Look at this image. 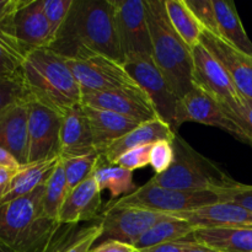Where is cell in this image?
Returning a JSON list of instances; mask_svg holds the SVG:
<instances>
[{
  "instance_id": "6da1fadb",
  "label": "cell",
  "mask_w": 252,
  "mask_h": 252,
  "mask_svg": "<svg viewBox=\"0 0 252 252\" xmlns=\"http://www.w3.org/2000/svg\"><path fill=\"white\" fill-rule=\"evenodd\" d=\"M49 48L65 59L105 56L123 63L112 0H74Z\"/></svg>"
},
{
  "instance_id": "7a4b0ae2",
  "label": "cell",
  "mask_w": 252,
  "mask_h": 252,
  "mask_svg": "<svg viewBox=\"0 0 252 252\" xmlns=\"http://www.w3.org/2000/svg\"><path fill=\"white\" fill-rule=\"evenodd\" d=\"M22 80L33 100L63 116L81 102V88L68 61L51 48L33 49L22 66Z\"/></svg>"
},
{
  "instance_id": "3957f363",
  "label": "cell",
  "mask_w": 252,
  "mask_h": 252,
  "mask_svg": "<svg viewBox=\"0 0 252 252\" xmlns=\"http://www.w3.org/2000/svg\"><path fill=\"white\" fill-rule=\"evenodd\" d=\"M44 185L0 206V245L10 252H44L61 223L43 208Z\"/></svg>"
},
{
  "instance_id": "277c9868",
  "label": "cell",
  "mask_w": 252,
  "mask_h": 252,
  "mask_svg": "<svg viewBox=\"0 0 252 252\" xmlns=\"http://www.w3.org/2000/svg\"><path fill=\"white\" fill-rule=\"evenodd\" d=\"M152 58L180 98L193 89L192 48L179 36L167 16L165 0H147Z\"/></svg>"
},
{
  "instance_id": "5b68a950",
  "label": "cell",
  "mask_w": 252,
  "mask_h": 252,
  "mask_svg": "<svg viewBox=\"0 0 252 252\" xmlns=\"http://www.w3.org/2000/svg\"><path fill=\"white\" fill-rule=\"evenodd\" d=\"M175 158L165 172L149 180L160 187L180 191L217 192L228 189L235 180L221 170L216 162L194 150L186 140L176 134L172 140Z\"/></svg>"
},
{
  "instance_id": "8992f818",
  "label": "cell",
  "mask_w": 252,
  "mask_h": 252,
  "mask_svg": "<svg viewBox=\"0 0 252 252\" xmlns=\"http://www.w3.org/2000/svg\"><path fill=\"white\" fill-rule=\"evenodd\" d=\"M220 196L211 191H180L165 189L148 181L133 193L110 201L106 207H134L164 214L189 212L220 202Z\"/></svg>"
},
{
  "instance_id": "52a82bcc",
  "label": "cell",
  "mask_w": 252,
  "mask_h": 252,
  "mask_svg": "<svg viewBox=\"0 0 252 252\" xmlns=\"http://www.w3.org/2000/svg\"><path fill=\"white\" fill-rule=\"evenodd\" d=\"M192 57L193 86L202 89L216 98L228 115L238 110L243 105L244 97L236 89L223 64L202 43H198L192 48Z\"/></svg>"
},
{
  "instance_id": "ba28073f",
  "label": "cell",
  "mask_w": 252,
  "mask_h": 252,
  "mask_svg": "<svg viewBox=\"0 0 252 252\" xmlns=\"http://www.w3.org/2000/svg\"><path fill=\"white\" fill-rule=\"evenodd\" d=\"M123 65L133 80L148 94L158 117L166 122L177 133L176 111L181 98L175 94L166 79L160 73L152 56L128 58Z\"/></svg>"
},
{
  "instance_id": "9c48e42d",
  "label": "cell",
  "mask_w": 252,
  "mask_h": 252,
  "mask_svg": "<svg viewBox=\"0 0 252 252\" xmlns=\"http://www.w3.org/2000/svg\"><path fill=\"white\" fill-rule=\"evenodd\" d=\"M112 2L116 30L125 61L133 57L152 56L144 0H112Z\"/></svg>"
},
{
  "instance_id": "30bf717a",
  "label": "cell",
  "mask_w": 252,
  "mask_h": 252,
  "mask_svg": "<svg viewBox=\"0 0 252 252\" xmlns=\"http://www.w3.org/2000/svg\"><path fill=\"white\" fill-rule=\"evenodd\" d=\"M170 216L134 207H103L100 219L102 235L98 241L115 240L134 248L152 226Z\"/></svg>"
},
{
  "instance_id": "8fae6325",
  "label": "cell",
  "mask_w": 252,
  "mask_h": 252,
  "mask_svg": "<svg viewBox=\"0 0 252 252\" xmlns=\"http://www.w3.org/2000/svg\"><path fill=\"white\" fill-rule=\"evenodd\" d=\"M81 93H102L138 85L121 62L105 56L85 59H66Z\"/></svg>"
},
{
  "instance_id": "7c38bea8",
  "label": "cell",
  "mask_w": 252,
  "mask_h": 252,
  "mask_svg": "<svg viewBox=\"0 0 252 252\" xmlns=\"http://www.w3.org/2000/svg\"><path fill=\"white\" fill-rule=\"evenodd\" d=\"M62 116L29 101V164L59 157Z\"/></svg>"
},
{
  "instance_id": "4fadbf2b",
  "label": "cell",
  "mask_w": 252,
  "mask_h": 252,
  "mask_svg": "<svg viewBox=\"0 0 252 252\" xmlns=\"http://www.w3.org/2000/svg\"><path fill=\"white\" fill-rule=\"evenodd\" d=\"M81 103L89 107L118 113L139 123L159 118L152 100L139 85L102 93L83 94Z\"/></svg>"
},
{
  "instance_id": "5bb4252c",
  "label": "cell",
  "mask_w": 252,
  "mask_h": 252,
  "mask_svg": "<svg viewBox=\"0 0 252 252\" xmlns=\"http://www.w3.org/2000/svg\"><path fill=\"white\" fill-rule=\"evenodd\" d=\"M186 122H196L219 128L240 140V130L223 106L197 86H193V89L180 100L176 111V130Z\"/></svg>"
},
{
  "instance_id": "9a60e30c",
  "label": "cell",
  "mask_w": 252,
  "mask_h": 252,
  "mask_svg": "<svg viewBox=\"0 0 252 252\" xmlns=\"http://www.w3.org/2000/svg\"><path fill=\"white\" fill-rule=\"evenodd\" d=\"M12 32L30 52L49 48L56 38V33L42 10L41 0H24L12 17Z\"/></svg>"
},
{
  "instance_id": "2e32d148",
  "label": "cell",
  "mask_w": 252,
  "mask_h": 252,
  "mask_svg": "<svg viewBox=\"0 0 252 252\" xmlns=\"http://www.w3.org/2000/svg\"><path fill=\"white\" fill-rule=\"evenodd\" d=\"M225 68L243 97L252 100V57L204 30L201 42Z\"/></svg>"
},
{
  "instance_id": "e0dca14e",
  "label": "cell",
  "mask_w": 252,
  "mask_h": 252,
  "mask_svg": "<svg viewBox=\"0 0 252 252\" xmlns=\"http://www.w3.org/2000/svg\"><path fill=\"white\" fill-rule=\"evenodd\" d=\"M29 100L0 111V148L21 165L29 164Z\"/></svg>"
},
{
  "instance_id": "ac0fdd59",
  "label": "cell",
  "mask_w": 252,
  "mask_h": 252,
  "mask_svg": "<svg viewBox=\"0 0 252 252\" xmlns=\"http://www.w3.org/2000/svg\"><path fill=\"white\" fill-rule=\"evenodd\" d=\"M193 228H252V212L233 202H218L189 212L172 214Z\"/></svg>"
},
{
  "instance_id": "d6986e66",
  "label": "cell",
  "mask_w": 252,
  "mask_h": 252,
  "mask_svg": "<svg viewBox=\"0 0 252 252\" xmlns=\"http://www.w3.org/2000/svg\"><path fill=\"white\" fill-rule=\"evenodd\" d=\"M102 197L93 176L70 189L58 214L61 224H81L95 220L102 213Z\"/></svg>"
},
{
  "instance_id": "ffe728a7",
  "label": "cell",
  "mask_w": 252,
  "mask_h": 252,
  "mask_svg": "<svg viewBox=\"0 0 252 252\" xmlns=\"http://www.w3.org/2000/svg\"><path fill=\"white\" fill-rule=\"evenodd\" d=\"M95 152L85 107L80 102L69 108L62 116L59 157L62 159H68Z\"/></svg>"
},
{
  "instance_id": "44dd1931",
  "label": "cell",
  "mask_w": 252,
  "mask_h": 252,
  "mask_svg": "<svg viewBox=\"0 0 252 252\" xmlns=\"http://www.w3.org/2000/svg\"><path fill=\"white\" fill-rule=\"evenodd\" d=\"M90 125L94 148L98 154H102L111 144L122 138L140 125L138 121L125 117L118 113L106 110L89 107L84 105Z\"/></svg>"
},
{
  "instance_id": "7402d4cb",
  "label": "cell",
  "mask_w": 252,
  "mask_h": 252,
  "mask_svg": "<svg viewBox=\"0 0 252 252\" xmlns=\"http://www.w3.org/2000/svg\"><path fill=\"white\" fill-rule=\"evenodd\" d=\"M176 134L177 133L166 122L160 118H155L149 122L140 123L134 129L116 140L101 154V157L107 161L115 162L121 155L134 148L154 144L160 140H167L172 143Z\"/></svg>"
},
{
  "instance_id": "603a6c76",
  "label": "cell",
  "mask_w": 252,
  "mask_h": 252,
  "mask_svg": "<svg viewBox=\"0 0 252 252\" xmlns=\"http://www.w3.org/2000/svg\"><path fill=\"white\" fill-rule=\"evenodd\" d=\"M59 161H61V157L22 165L15 172L6 192L0 198V206L7 203V202L14 201L16 198H20V197L26 196V194L36 191L38 187L43 186Z\"/></svg>"
},
{
  "instance_id": "cb8c5ba5",
  "label": "cell",
  "mask_w": 252,
  "mask_h": 252,
  "mask_svg": "<svg viewBox=\"0 0 252 252\" xmlns=\"http://www.w3.org/2000/svg\"><path fill=\"white\" fill-rule=\"evenodd\" d=\"M101 235L100 221L91 225L61 224L44 252H90Z\"/></svg>"
},
{
  "instance_id": "d4e9b609",
  "label": "cell",
  "mask_w": 252,
  "mask_h": 252,
  "mask_svg": "<svg viewBox=\"0 0 252 252\" xmlns=\"http://www.w3.org/2000/svg\"><path fill=\"white\" fill-rule=\"evenodd\" d=\"M191 238L218 252H252V228H201Z\"/></svg>"
},
{
  "instance_id": "484cf974",
  "label": "cell",
  "mask_w": 252,
  "mask_h": 252,
  "mask_svg": "<svg viewBox=\"0 0 252 252\" xmlns=\"http://www.w3.org/2000/svg\"><path fill=\"white\" fill-rule=\"evenodd\" d=\"M218 36L238 51L252 57V42L246 33L235 4L230 0H213Z\"/></svg>"
},
{
  "instance_id": "4316f807",
  "label": "cell",
  "mask_w": 252,
  "mask_h": 252,
  "mask_svg": "<svg viewBox=\"0 0 252 252\" xmlns=\"http://www.w3.org/2000/svg\"><path fill=\"white\" fill-rule=\"evenodd\" d=\"M30 53L12 32V19L0 26V79H21L22 66Z\"/></svg>"
},
{
  "instance_id": "83f0119b",
  "label": "cell",
  "mask_w": 252,
  "mask_h": 252,
  "mask_svg": "<svg viewBox=\"0 0 252 252\" xmlns=\"http://www.w3.org/2000/svg\"><path fill=\"white\" fill-rule=\"evenodd\" d=\"M93 177L101 192L105 189L110 192L111 201L128 196L138 189L133 181V171L107 161L101 155Z\"/></svg>"
},
{
  "instance_id": "f1b7e54d",
  "label": "cell",
  "mask_w": 252,
  "mask_h": 252,
  "mask_svg": "<svg viewBox=\"0 0 252 252\" xmlns=\"http://www.w3.org/2000/svg\"><path fill=\"white\" fill-rule=\"evenodd\" d=\"M194 230H196V228H193L189 221L177 218L171 214L169 218L152 226L137 241L134 248L137 250H144V249L152 248V246L182 240V239L191 236Z\"/></svg>"
},
{
  "instance_id": "f546056e",
  "label": "cell",
  "mask_w": 252,
  "mask_h": 252,
  "mask_svg": "<svg viewBox=\"0 0 252 252\" xmlns=\"http://www.w3.org/2000/svg\"><path fill=\"white\" fill-rule=\"evenodd\" d=\"M165 7L175 31L187 46L196 47L201 42L204 29L186 4V0H165Z\"/></svg>"
},
{
  "instance_id": "4dcf8cb0",
  "label": "cell",
  "mask_w": 252,
  "mask_h": 252,
  "mask_svg": "<svg viewBox=\"0 0 252 252\" xmlns=\"http://www.w3.org/2000/svg\"><path fill=\"white\" fill-rule=\"evenodd\" d=\"M68 182H66L65 174H64L62 159L56 166L54 171L44 184V194H43V208L44 212L52 219L58 220V214L61 212L64 201L69 193Z\"/></svg>"
},
{
  "instance_id": "1f68e13d",
  "label": "cell",
  "mask_w": 252,
  "mask_h": 252,
  "mask_svg": "<svg viewBox=\"0 0 252 252\" xmlns=\"http://www.w3.org/2000/svg\"><path fill=\"white\" fill-rule=\"evenodd\" d=\"M98 159H100V154L96 152L83 155V157L62 159V165H63L69 189H73L74 187L83 184L84 181L93 176Z\"/></svg>"
},
{
  "instance_id": "d6a6232c",
  "label": "cell",
  "mask_w": 252,
  "mask_h": 252,
  "mask_svg": "<svg viewBox=\"0 0 252 252\" xmlns=\"http://www.w3.org/2000/svg\"><path fill=\"white\" fill-rule=\"evenodd\" d=\"M25 100H29V94L22 78L0 79V111Z\"/></svg>"
},
{
  "instance_id": "836d02e7",
  "label": "cell",
  "mask_w": 252,
  "mask_h": 252,
  "mask_svg": "<svg viewBox=\"0 0 252 252\" xmlns=\"http://www.w3.org/2000/svg\"><path fill=\"white\" fill-rule=\"evenodd\" d=\"M42 10L51 24L54 33L63 26L74 0H41Z\"/></svg>"
},
{
  "instance_id": "e575fe53",
  "label": "cell",
  "mask_w": 252,
  "mask_h": 252,
  "mask_svg": "<svg viewBox=\"0 0 252 252\" xmlns=\"http://www.w3.org/2000/svg\"><path fill=\"white\" fill-rule=\"evenodd\" d=\"M240 130V142L252 147V100L244 97L243 105L228 115Z\"/></svg>"
},
{
  "instance_id": "d590c367",
  "label": "cell",
  "mask_w": 252,
  "mask_h": 252,
  "mask_svg": "<svg viewBox=\"0 0 252 252\" xmlns=\"http://www.w3.org/2000/svg\"><path fill=\"white\" fill-rule=\"evenodd\" d=\"M175 152L171 142L160 140L153 144L150 152V166L155 171V175L166 171L174 162Z\"/></svg>"
},
{
  "instance_id": "8d00e7d4",
  "label": "cell",
  "mask_w": 252,
  "mask_h": 252,
  "mask_svg": "<svg viewBox=\"0 0 252 252\" xmlns=\"http://www.w3.org/2000/svg\"><path fill=\"white\" fill-rule=\"evenodd\" d=\"M186 4L196 15L203 29L218 36V26H217L213 0H186Z\"/></svg>"
},
{
  "instance_id": "74e56055",
  "label": "cell",
  "mask_w": 252,
  "mask_h": 252,
  "mask_svg": "<svg viewBox=\"0 0 252 252\" xmlns=\"http://www.w3.org/2000/svg\"><path fill=\"white\" fill-rule=\"evenodd\" d=\"M152 147L153 144H147L128 150L125 154L121 155L113 164H117L118 166L129 170V171L143 169V167L150 165V152H152Z\"/></svg>"
},
{
  "instance_id": "f35d334b",
  "label": "cell",
  "mask_w": 252,
  "mask_h": 252,
  "mask_svg": "<svg viewBox=\"0 0 252 252\" xmlns=\"http://www.w3.org/2000/svg\"><path fill=\"white\" fill-rule=\"evenodd\" d=\"M220 202H233L252 212V186L236 181L228 189L218 192Z\"/></svg>"
},
{
  "instance_id": "ab89813d",
  "label": "cell",
  "mask_w": 252,
  "mask_h": 252,
  "mask_svg": "<svg viewBox=\"0 0 252 252\" xmlns=\"http://www.w3.org/2000/svg\"><path fill=\"white\" fill-rule=\"evenodd\" d=\"M194 243L193 239L191 236L182 240L172 241V243L161 244V245L152 246V248L144 249V250H139L140 252H185L192 244Z\"/></svg>"
},
{
  "instance_id": "60d3db41",
  "label": "cell",
  "mask_w": 252,
  "mask_h": 252,
  "mask_svg": "<svg viewBox=\"0 0 252 252\" xmlns=\"http://www.w3.org/2000/svg\"><path fill=\"white\" fill-rule=\"evenodd\" d=\"M22 2L24 0H0V26L14 17Z\"/></svg>"
},
{
  "instance_id": "b9f144b4",
  "label": "cell",
  "mask_w": 252,
  "mask_h": 252,
  "mask_svg": "<svg viewBox=\"0 0 252 252\" xmlns=\"http://www.w3.org/2000/svg\"><path fill=\"white\" fill-rule=\"evenodd\" d=\"M133 246L127 245V244L120 243L115 240L102 241L97 246L91 249L90 252H130L133 250Z\"/></svg>"
},
{
  "instance_id": "7bdbcfd3",
  "label": "cell",
  "mask_w": 252,
  "mask_h": 252,
  "mask_svg": "<svg viewBox=\"0 0 252 252\" xmlns=\"http://www.w3.org/2000/svg\"><path fill=\"white\" fill-rule=\"evenodd\" d=\"M22 165L15 159L12 154H10L7 150L4 148H0V167H5V169L12 170V171H17Z\"/></svg>"
},
{
  "instance_id": "ee69618b",
  "label": "cell",
  "mask_w": 252,
  "mask_h": 252,
  "mask_svg": "<svg viewBox=\"0 0 252 252\" xmlns=\"http://www.w3.org/2000/svg\"><path fill=\"white\" fill-rule=\"evenodd\" d=\"M15 172L16 171L5 169V167H0V198H1L5 194V192H6L7 187H9Z\"/></svg>"
},
{
  "instance_id": "f6af8a7d",
  "label": "cell",
  "mask_w": 252,
  "mask_h": 252,
  "mask_svg": "<svg viewBox=\"0 0 252 252\" xmlns=\"http://www.w3.org/2000/svg\"><path fill=\"white\" fill-rule=\"evenodd\" d=\"M185 252H218V251L209 248V246L203 245V244H199L197 243V241H194V243L192 244V245L189 246V248Z\"/></svg>"
},
{
  "instance_id": "bcb514c9",
  "label": "cell",
  "mask_w": 252,
  "mask_h": 252,
  "mask_svg": "<svg viewBox=\"0 0 252 252\" xmlns=\"http://www.w3.org/2000/svg\"><path fill=\"white\" fill-rule=\"evenodd\" d=\"M0 252H10V251L6 250V249H5L2 245H0Z\"/></svg>"
},
{
  "instance_id": "7dc6e473",
  "label": "cell",
  "mask_w": 252,
  "mask_h": 252,
  "mask_svg": "<svg viewBox=\"0 0 252 252\" xmlns=\"http://www.w3.org/2000/svg\"><path fill=\"white\" fill-rule=\"evenodd\" d=\"M130 252H140V251H139V250H137V249H133V250L130 251Z\"/></svg>"
}]
</instances>
